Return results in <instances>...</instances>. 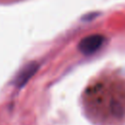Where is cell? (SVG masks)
I'll return each mask as SVG.
<instances>
[{
    "mask_svg": "<svg viewBox=\"0 0 125 125\" xmlns=\"http://www.w3.org/2000/svg\"><path fill=\"white\" fill-rule=\"evenodd\" d=\"M104 42V37L100 34H93L90 36H87L86 38L82 39L78 45L79 50L85 54V55H90L94 52H96L101 45Z\"/></svg>",
    "mask_w": 125,
    "mask_h": 125,
    "instance_id": "obj_1",
    "label": "cell"
},
{
    "mask_svg": "<svg viewBox=\"0 0 125 125\" xmlns=\"http://www.w3.org/2000/svg\"><path fill=\"white\" fill-rule=\"evenodd\" d=\"M36 69H37V65L35 63H30L26 65L23 69H21V71L16 77V80H15L16 86L19 88H21L22 86H24V84L29 80V78L35 73Z\"/></svg>",
    "mask_w": 125,
    "mask_h": 125,
    "instance_id": "obj_2",
    "label": "cell"
}]
</instances>
